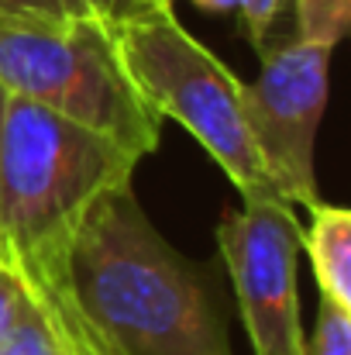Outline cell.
Masks as SVG:
<instances>
[{
    "label": "cell",
    "instance_id": "cell-12",
    "mask_svg": "<svg viewBox=\"0 0 351 355\" xmlns=\"http://www.w3.org/2000/svg\"><path fill=\"white\" fill-rule=\"evenodd\" d=\"M24 307H28L24 276L17 272V262L10 259V252L0 245V342L17 324V318L24 314Z\"/></svg>",
    "mask_w": 351,
    "mask_h": 355
},
{
    "label": "cell",
    "instance_id": "cell-15",
    "mask_svg": "<svg viewBox=\"0 0 351 355\" xmlns=\"http://www.w3.org/2000/svg\"><path fill=\"white\" fill-rule=\"evenodd\" d=\"M87 3H90L93 17H100V21H107V17L120 14V0H87Z\"/></svg>",
    "mask_w": 351,
    "mask_h": 355
},
{
    "label": "cell",
    "instance_id": "cell-5",
    "mask_svg": "<svg viewBox=\"0 0 351 355\" xmlns=\"http://www.w3.org/2000/svg\"><path fill=\"white\" fill-rule=\"evenodd\" d=\"M331 52L334 49L303 38L265 45L258 52V76L241 83L255 152L289 207H314L321 200L314 145L331 94Z\"/></svg>",
    "mask_w": 351,
    "mask_h": 355
},
{
    "label": "cell",
    "instance_id": "cell-3",
    "mask_svg": "<svg viewBox=\"0 0 351 355\" xmlns=\"http://www.w3.org/2000/svg\"><path fill=\"white\" fill-rule=\"evenodd\" d=\"M104 24L131 87L155 118L179 121L228 173L241 200L279 197L244 121L241 80L176 21L172 7L120 10Z\"/></svg>",
    "mask_w": 351,
    "mask_h": 355
},
{
    "label": "cell",
    "instance_id": "cell-13",
    "mask_svg": "<svg viewBox=\"0 0 351 355\" xmlns=\"http://www.w3.org/2000/svg\"><path fill=\"white\" fill-rule=\"evenodd\" d=\"M3 14H45V17H93L87 0H0Z\"/></svg>",
    "mask_w": 351,
    "mask_h": 355
},
{
    "label": "cell",
    "instance_id": "cell-9",
    "mask_svg": "<svg viewBox=\"0 0 351 355\" xmlns=\"http://www.w3.org/2000/svg\"><path fill=\"white\" fill-rule=\"evenodd\" d=\"M351 21V0H296V38L334 49Z\"/></svg>",
    "mask_w": 351,
    "mask_h": 355
},
{
    "label": "cell",
    "instance_id": "cell-8",
    "mask_svg": "<svg viewBox=\"0 0 351 355\" xmlns=\"http://www.w3.org/2000/svg\"><path fill=\"white\" fill-rule=\"evenodd\" d=\"M310 225L303 232V252L310 259L321 297L351 311V211L317 200L307 207Z\"/></svg>",
    "mask_w": 351,
    "mask_h": 355
},
{
    "label": "cell",
    "instance_id": "cell-1",
    "mask_svg": "<svg viewBox=\"0 0 351 355\" xmlns=\"http://www.w3.org/2000/svg\"><path fill=\"white\" fill-rule=\"evenodd\" d=\"M48 259L83 318L124 355H231L200 269L148 221L131 180L107 187Z\"/></svg>",
    "mask_w": 351,
    "mask_h": 355
},
{
    "label": "cell",
    "instance_id": "cell-4",
    "mask_svg": "<svg viewBox=\"0 0 351 355\" xmlns=\"http://www.w3.org/2000/svg\"><path fill=\"white\" fill-rule=\"evenodd\" d=\"M0 87L42 104L145 159L159 124L131 87L100 17H45L0 10Z\"/></svg>",
    "mask_w": 351,
    "mask_h": 355
},
{
    "label": "cell",
    "instance_id": "cell-18",
    "mask_svg": "<svg viewBox=\"0 0 351 355\" xmlns=\"http://www.w3.org/2000/svg\"><path fill=\"white\" fill-rule=\"evenodd\" d=\"M7 101H10V94L0 87V131H3V114H7Z\"/></svg>",
    "mask_w": 351,
    "mask_h": 355
},
{
    "label": "cell",
    "instance_id": "cell-17",
    "mask_svg": "<svg viewBox=\"0 0 351 355\" xmlns=\"http://www.w3.org/2000/svg\"><path fill=\"white\" fill-rule=\"evenodd\" d=\"M134 7H172V0H120V10H134Z\"/></svg>",
    "mask_w": 351,
    "mask_h": 355
},
{
    "label": "cell",
    "instance_id": "cell-14",
    "mask_svg": "<svg viewBox=\"0 0 351 355\" xmlns=\"http://www.w3.org/2000/svg\"><path fill=\"white\" fill-rule=\"evenodd\" d=\"M279 7H282V0H241V7H237L241 17H244L248 38L258 52L265 49V38H269V31L279 17Z\"/></svg>",
    "mask_w": 351,
    "mask_h": 355
},
{
    "label": "cell",
    "instance_id": "cell-16",
    "mask_svg": "<svg viewBox=\"0 0 351 355\" xmlns=\"http://www.w3.org/2000/svg\"><path fill=\"white\" fill-rule=\"evenodd\" d=\"M193 3L204 7V10H214V14H228V10L241 7V0H193Z\"/></svg>",
    "mask_w": 351,
    "mask_h": 355
},
{
    "label": "cell",
    "instance_id": "cell-11",
    "mask_svg": "<svg viewBox=\"0 0 351 355\" xmlns=\"http://www.w3.org/2000/svg\"><path fill=\"white\" fill-rule=\"evenodd\" d=\"M307 355H351V311L321 297L317 328L307 342Z\"/></svg>",
    "mask_w": 351,
    "mask_h": 355
},
{
    "label": "cell",
    "instance_id": "cell-2",
    "mask_svg": "<svg viewBox=\"0 0 351 355\" xmlns=\"http://www.w3.org/2000/svg\"><path fill=\"white\" fill-rule=\"evenodd\" d=\"M138 162L111 138L10 97L0 131V245L14 262L59 255L83 211L131 180Z\"/></svg>",
    "mask_w": 351,
    "mask_h": 355
},
{
    "label": "cell",
    "instance_id": "cell-7",
    "mask_svg": "<svg viewBox=\"0 0 351 355\" xmlns=\"http://www.w3.org/2000/svg\"><path fill=\"white\" fill-rule=\"evenodd\" d=\"M17 272L24 276V286H28L31 300L38 304V311H42L55 345H59V355H124L73 304V297H69V290H66L52 259L17 262Z\"/></svg>",
    "mask_w": 351,
    "mask_h": 355
},
{
    "label": "cell",
    "instance_id": "cell-6",
    "mask_svg": "<svg viewBox=\"0 0 351 355\" xmlns=\"http://www.w3.org/2000/svg\"><path fill=\"white\" fill-rule=\"evenodd\" d=\"M217 248L228 266L251 355H307L300 318L303 225L279 197L241 200L221 218Z\"/></svg>",
    "mask_w": 351,
    "mask_h": 355
},
{
    "label": "cell",
    "instance_id": "cell-10",
    "mask_svg": "<svg viewBox=\"0 0 351 355\" xmlns=\"http://www.w3.org/2000/svg\"><path fill=\"white\" fill-rule=\"evenodd\" d=\"M0 355H59V345L38 311V304L28 293V307L17 318V324L7 331V338L0 342Z\"/></svg>",
    "mask_w": 351,
    "mask_h": 355
}]
</instances>
